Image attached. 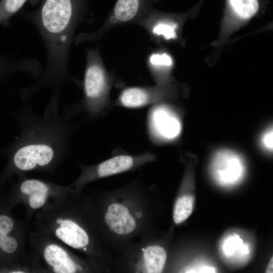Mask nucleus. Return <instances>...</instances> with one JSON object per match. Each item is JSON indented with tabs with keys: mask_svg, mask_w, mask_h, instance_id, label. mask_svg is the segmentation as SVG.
Here are the masks:
<instances>
[{
	"mask_svg": "<svg viewBox=\"0 0 273 273\" xmlns=\"http://www.w3.org/2000/svg\"><path fill=\"white\" fill-rule=\"evenodd\" d=\"M154 0H117L103 24L91 32H81L75 36L76 44L100 40L109 30L118 25L137 24L152 9Z\"/></svg>",
	"mask_w": 273,
	"mask_h": 273,
	"instance_id": "9b49d317",
	"label": "nucleus"
},
{
	"mask_svg": "<svg viewBox=\"0 0 273 273\" xmlns=\"http://www.w3.org/2000/svg\"><path fill=\"white\" fill-rule=\"evenodd\" d=\"M86 64L82 83L83 98L78 103L66 107L63 114L71 118L83 112L96 118L103 115L110 105L112 79L98 47L85 51Z\"/></svg>",
	"mask_w": 273,
	"mask_h": 273,
	"instance_id": "423d86ee",
	"label": "nucleus"
},
{
	"mask_svg": "<svg viewBox=\"0 0 273 273\" xmlns=\"http://www.w3.org/2000/svg\"><path fill=\"white\" fill-rule=\"evenodd\" d=\"M60 95L52 94L42 115H37L30 99L24 103L16 115L21 131L2 151L7 163L0 172V186L14 176L32 171L53 173L70 154L71 138L76 129L71 118L59 111Z\"/></svg>",
	"mask_w": 273,
	"mask_h": 273,
	"instance_id": "f257e3e1",
	"label": "nucleus"
},
{
	"mask_svg": "<svg viewBox=\"0 0 273 273\" xmlns=\"http://www.w3.org/2000/svg\"><path fill=\"white\" fill-rule=\"evenodd\" d=\"M2 187L0 186V190L1 189Z\"/></svg>",
	"mask_w": 273,
	"mask_h": 273,
	"instance_id": "4be33fe9",
	"label": "nucleus"
},
{
	"mask_svg": "<svg viewBox=\"0 0 273 273\" xmlns=\"http://www.w3.org/2000/svg\"><path fill=\"white\" fill-rule=\"evenodd\" d=\"M35 230L82 253L96 272L113 271L114 258L101 236L91 195L73 189L34 214Z\"/></svg>",
	"mask_w": 273,
	"mask_h": 273,
	"instance_id": "f03ea898",
	"label": "nucleus"
},
{
	"mask_svg": "<svg viewBox=\"0 0 273 273\" xmlns=\"http://www.w3.org/2000/svg\"><path fill=\"white\" fill-rule=\"evenodd\" d=\"M167 253L156 241L155 234L142 237L118 254L113 271L118 272L160 273L165 266Z\"/></svg>",
	"mask_w": 273,
	"mask_h": 273,
	"instance_id": "6e6552de",
	"label": "nucleus"
},
{
	"mask_svg": "<svg viewBox=\"0 0 273 273\" xmlns=\"http://www.w3.org/2000/svg\"><path fill=\"white\" fill-rule=\"evenodd\" d=\"M173 59L166 52H154L148 59V67L156 84L166 85L171 84L170 72L173 67Z\"/></svg>",
	"mask_w": 273,
	"mask_h": 273,
	"instance_id": "f3484780",
	"label": "nucleus"
},
{
	"mask_svg": "<svg viewBox=\"0 0 273 273\" xmlns=\"http://www.w3.org/2000/svg\"><path fill=\"white\" fill-rule=\"evenodd\" d=\"M194 204V198L190 195H182L176 199L173 212V221L176 224L185 221L191 214Z\"/></svg>",
	"mask_w": 273,
	"mask_h": 273,
	"instance_id": "a211bd4d",
	"label": "nucleus"
},
{
	"mask_svg": "<svg viewBox=\"0 0 273 273\" xmlns=\"http://www.w3.org/2000/svg\"><path fill=\"white\" fill-rule=\"evenodd\" d=\"M272 127L269 126L261 136L260 143L263 148L269 152L272 150Z\"/></svg>",
	"mask_w": 273,
	"mask_h": 273,
	"instance_id": "aec40b11",
	"label": "nucleus"
},
{
	"mask_svg": "<svg viewBox=\"0 0 273 273\" xmlns=\"http://www.w3.org/2000/svg\"><path fill=\"white\" fill-rule=\"evenodd\" d=\"M155 160L153 153L147 152L138 154L119 153L93 165L79 164L80 174L71 185L75 191L81 192L84 187L90 183L136 170Z\"/></svg>",
	"mask_w": 273,
	"mask_h": 273,
	"instance_id": "9d476101",
	"label": "nucleus"
},
{
	"mask_svg": "<svg viewBox=\"0 0 273 273\" xmlns=\"http://www.w3.org/2000/svg\"><path fill=\"white\" fill-rule=\"evenodd\" d=\"M32 251L38 256L48 273H94L85 257L72 252L67 246L37 230L27 235Z\"/></svg>",
	"mask_w": 273,
	"mask_h": 273,
	"instance_id": "0eeeda50",
	"label": "nucleus"
},
{
	"mask_svg": "<svg viewBox=\"0 0 273 273\" xmlns=\"http://www.w3.org/2000/svg\"><path fill=\"white\" fill-rule=\"evenodd\" d=\"M156 1H157V0H154V2Z\"/></svg>",
	"mask_w": 273,
	"mask_h": 273,
	"instance_id": "5701e85b",
	"label": "nucleus"
},
{
	"mask_svg": "<svg viewBox=\"0 0 273 273\" xmlns=\"http://www.w3.org/2000/svg\"><path fill=\"white\" fill-rule=\"evenodd\" d=\"M174 17L166 16L153 9L138 23L155 39L174 40L178 37L179 24Z\"/></svg>",
	"mask_w": 273,
	"mask_h": 273,
	"instance_id": "2eb2a0df",
	"label": "nucleus"
},
{
	"mask_svg": "<svg viewBox=\"0 0 273 273\" xmlns=\"http://www.w3.org/2000/svg\"><path fill=\"white\" fill-rule=\"evenodd\" d=\"M43 65L34 58H18L0 53V83L10 75L17 72L29 74L35 80L40 74Z\"/></svg>",
	"mask_w": 273,
	"mask_h": 273,
	"instance_id": "dca6fc26",
	"label": "nucleus"
},
{
	"mask_svg": "<svg viewBox=\"0 0 273 273\" xmlns=\"http://www.w3.org/2000/svg\"><path fill=\"white\" fill-rule=\"evenodd\" d=\"M272 257H271L267 265L266 272H272Z\"/></svg>",
	"mask_w": 273,
	"mask_h": 273,
	"instance_id": "412c9836",
	"label": "nucleus"
},
{
	"mask_svg": "<svg viewBox=\"0 0 273 273\" xmlns=\"http://www.w3.org/2000/svg\"><path fill=\"white\" fill-rule=\"evenodd\" d=\"M17 177V180L7 194L14 206H24L27 220L53 201L73 189L71 185H60L43 179L28 178L26 175Z\"/></svg>",
	"mask_w": 273,
	"mask_h": 273,
	"instance_id": "1a4fd4ad",
	"label": "nucleus"
},
{
	"mask_svg": "<svg viewBox=\"0 0 273 273\" xmlns=\"http://www.w3.org/2000/svg\"><path fill=\"white\" fill-rule=\"evenodd\" d=\"M228 1L234 14L242 19L246 20L251 18L258 10V0Z\"/></svg>",
	"mask_w": 273,
	"mask_h": 273,
	"instance_id": "6ab92c4d",
	"label": "nucleus"
},
{
	"mask_svg": "<svg viewBox=\"0 0 273 273\" xmlns=\"http://www.w3.org/2000/svg\"><path fill=\"white\" fill-rule=\"evenodd\" d=\"M15 207L0 190V273H48L38 256L25 249L28 225L12 212Z\"/></svg>",
	"mask_w": 273,
	"mask_h": 273,
	"instance_id": "39448f33",
	"label": "nucleus"
},
{
	"mask_svg": "<svg viewBox=\"0 0 273 273\" xmlns=\"http://www.w3.org/2000/svg\"><path fill=\"white\" fill-rule=\"evenodd\" d=\"M99 231L111 251L121 252L138 239L155 234L154 189L136 180L91 195Z\"/></svg>",
	"mask_w": 273,
	"mask_h": 273,
	"instance_id": "20e7f679",
	"label": "nucleus"
},
{
	"mask_svg": "<svg viewBox=\"0 0 273 273\" xmlns=\"http://www.w3.org/2000/svg\"><path fill=\"white\" fill-rule=\"evenodd\" d=\"M211 170L219 183L229 185L238 183L243 176L245 167L240 155L234 151L222 149L214 155Z\"/></svg>",
	"mask_w": 273,
	"mask_h": 273,
	"instance_id": "4468645a",
	"label": "nucleus"
},
{
	"mask_svg": "<svg viewBox=\"0 0 273 273\" xmlns=\"http://www.w3.org/2000/svg\"><path fill=\"white\" fill-rule=\"evenodd\" d=\"M83 0H46L37 13L26 17L39 33L46 51V62L39 76L30 85L21 88L22 101L42 90L60 94L69 83H77L68 70L70 51L77 27L85 19Z\"/></svg>",
	"mask_w": 273,
	"mask_h": 273,
	"instance_id": "7ed1b4c3",
	"label": "nucleus"
},
{
	"mask_svg": "<svg viewBox=\"0 0 273 273\" xmlns=\"http://www.w3.org/2000/svg\"><path fill=\"white\" fill-rule=\"evenodd\" d=\"M146 122L149 138L156 145L176 141L182 131L180 111L167 102L151 106L147 113Z\"/></svg>",
	"mask_w": 273,
	"mask_h": 273,
	"instance_id": "f8f14e48",
	"label": "nucleus"
},
{
	"mask_svg": "<svg viewBox=\"0 0 273 273\" xmlns=\"http://www.w3.org/2000/svg\"><path fill=\"white\" fill-rule=\"evenodd\" d=\"M179 96L176 86L171 84L152 86H131L124 88L115 102L116 106L139 109L176 99Z\"/></svg>",
	"mask_w": 273,
	"mask_h": 273,
	"instance_id": "ddd939ff",
	"label": "nucleus"
}]
</instances>
